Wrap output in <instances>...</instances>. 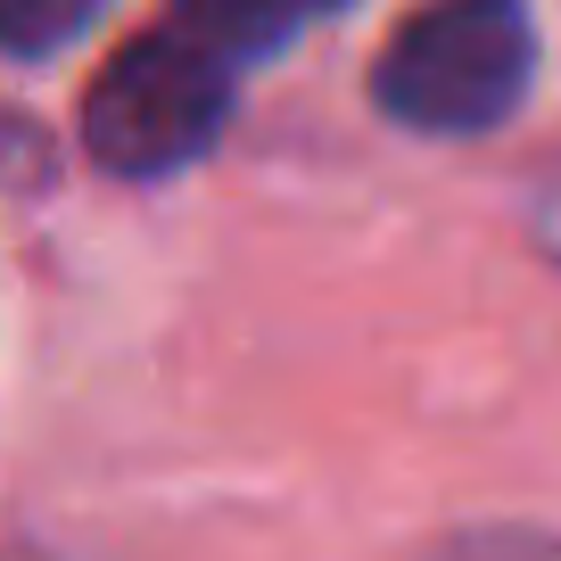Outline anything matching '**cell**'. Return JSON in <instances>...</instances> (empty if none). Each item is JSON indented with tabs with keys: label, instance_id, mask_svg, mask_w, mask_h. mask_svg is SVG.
Instances as JSON below:
<instances>
[{
	"label": "cell",
	"instance_id": "obj_1",
	"mask_svg": "<svg viewBox=\"0 0 561 561\" xmlns=\"http://www.w3.org/2000/svg\"><path fill=\"white\" fill-rule=\"evenodd\" d=\"M537 18L520 0H430L388 34L371 100L404 133H488L528 100Z\"/></svg>",
	"mask_w": 561,
	"mask_h": 561
},
{
	"label": "cell",
	"instance_id": "obj_2",
	"mask_svg": "<svg viewBox=\"0 0 561 561\" xmlns=\"http://www.w3.org/2000/svg\"><path fill=\"white\" fill-rule=\"evenodd\" d=\"M231 116V67L182 34H140L83 91V149L124 182L207 158Z\"/></svg>",
	"mask_w": 561,
	"mask_h": 561
},
{
	"label": "cell",
	"instance_id": "obj_3",
	"mask_svg": "<svg viewBox=\"0 0 561 561\" xmlns=\"http://www.w3.org/2000/svg\"><path fill=\"white\" fill-rule=\"evenodd\" d=\"M174 9H182V42H198L207 58L231 67V58H264L289 34L339 18L347 0H174Z\"/></svg>",
	"mask_w": 561,
	"mask_h": 561
},
{
	"label": "cell",
	"instance_id": "obj_4",
	"mask_svg": "<svg viewBox=\"0 0 561 561\" xmlns=\"http://www.w3.org/2000/svg\"><path fill=\"white\" fill-rule=\"evenodd\" d=\"M91 18H100V0H0V50H18V58L67 50Z\"/></svg>",
	"mask_w": 561,
	"mask_h": 561
}]
</instances>
